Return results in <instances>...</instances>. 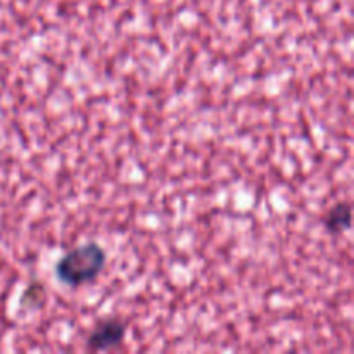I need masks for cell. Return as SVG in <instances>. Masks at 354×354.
Returning a JSON list of instances; mask_svg holds the SVG:
<instances>
[{
	"label": "cell",
	"mask_w": 354,
	"mask_h": 354,
	"mask_svg": "<svg viewBox=\"0 0 354 354\" xmlns=\"http://www.w3.org/2000/svg\"><path fill=\"white\" fill-rule=\"evenodd\" d=\"M106 265V252L95 242L76 248L62 256L55 265V275L69 287L90 283L100 275Z\"/></svg>",
	"instance_id": "6da1fadb"
},
{
	"label": "cell",
	"mask_w": 354,
	"mask_h": 354,
	"mask_svg": "<svg viewBox=\"0 0 354 354\" xmlns=\"http://www.w3.org/2000/svg\"><path fill=\"white\" fill-rule=\"evenodd\" d=\"M127 337V324L120 318H106L99 322L92 334L86 337V348L90 351H109L118 348Z\"/></svg>",
	"instance_id": "7a4b0ae2"
},
{
	"label": "cell",
	"mask_w": 354,
	"mask_h": 354,
	"mask_svg": "<svg viewBox=\"0 0 354 354\" xmlns=\"http://www.w3.org/2000/svg\"><path fill=\"white\" fill-rule=\"evenodd\" d=\"M325 228L330 234H342L348 232L353 225V209L349 203H339L332 207L324 220Z\"/></svg>",
	"instance_id": "3957f363"
},
{
	"label": "cell",
	"mask_w": 354,
	"mask_h": 354,
	"mask_svg": "<svg viewBox=\"0 0 354 354\" xmlns=\"http://www.w3.org/2000/svg\"><path fill=\"white\" fill-rule=\"evenodd\" d=\"M45 297H47V292H45L44 283L31 282L30 287L21 296V306L24 308V311H35L44 306Z\"/></svg>",
	"instance_id": "277c9868"
}]
</instances>
